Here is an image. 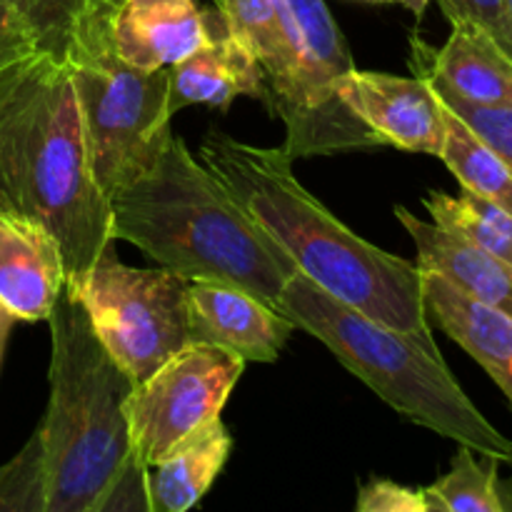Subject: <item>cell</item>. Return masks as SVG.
Segmentation results:
<instances>
[{"label": "cell", "instance_id": "33", "mask_svg": "<svg viewBox=\"0 0 512 512\" xmlns=\"http://www.w3.org/2000/svg\"><path fill=\"white\" fill-rule=\"evenodd\" d=\"M505 8H508V15H510V20H512V0H505Z\"/></svg>", "mask_w": 512, "mask_h": 512}, {"label": "cell", "instance_id": "16", "mask_svg": "<svg viewBox=\"0 0 512 512\" xmlns=\"http://www.w3.org/2000/svg\"><path fill=\"white\" fill-rule=\"evenodd\" d=\"M423 298L428 318L450 340L483 365L503 390L512 408V318L503 310L473 300L450 285L443 275L423 270Z\"/></svg>", "mask_w": 512, "mask_h": 512}, {"label": "cell", "instance_id": "18", "mask_svg": "<svg viewBox=\"0 0 512 512\" xmlns=\"http://www.w3.org/2000/svg\"><path fill=\"white\" fill-rule=\"evenodd\" d=\"M168 108L170 115L195 103L228 110L240 95L260 100L268 108L270 90L258 60L225 30L215 35L208 45L198 48L170 65Z\"/></svg>", "mask_w": 512, "mask_h": 512}, {"label": "cell", "instance_id": "24", "mask_svg": "<svg viewBox=\"0 0 512 512\" xmlns=\"http://www.w3.org/2000/svg\"><path fill=\"white\" fill-rule=\"evenodd\" d=\"M18 10L38 38L40 50L65 55L70 33L93 0H0Z\"/></svg>", "mask_w": 512, "mask_h": 512}, {"label": "cell", "instance_id": "11", "mask_svg": "<svg viewBox=\"0 0 512 512\" xmlns=\"http://www.w3.org/2000/svg\"><path fill=\"white\" fill-rule=\"evenodd\" d=\"M220 33V10L200 8L198 0H115L110 13L115 53L140 70L170 68Z\"/></svg>", "mask_w": 512, "mask_h": 512}, {"label": "cell", "instance_id": "3", "mask_svg": "<svg viewBox=\"0 0 512 512\" xmlns=\"http://www.w3.org/2000/svg\"><path fill=\"white\" fill-rule=\"evenodd\" d=\"M110 233L185 280L235 285L278 310L298 273L280 245L230 198L180 135L110 195Z\"/></svg>", "mask_w": 512, "mask_h": 512}, {"label": "cell", "instance_id": "21", "mask_svg": "<svg viewBox=\"0 0 512 512\" xmlns=\"http://www.w3.org/2000/svg\"><path fill=\"white\" fill-rule=\"evenodd\" d=\"M423 205L435 225L512 263V215L500 205L465 188L458 198L443 190H430Z\"/></svg>", "mask_w": 512, "mask_h": 512}, {"label": "cell", "instance_id": "19", "mask_svg": "<svg viewBox=\"0 0 512 512\" xmlns=\"http://www.w3.org/2000/svg\"><path fill=\"white\" fill-rule=\"evenodd\" d=\"M230 450L233 438L218 418L163 460L150 463V512H185L195 508L225 468Z\"/></svg>", "mask_w": 512, "mask_h": 512}, {"label": "cell", "instance_id": "31", "mask_svg": "<svg viewBox=\"0 0 512 512\" xmlns=\"http://www.w3.org/2000/svg\"><path fill=\"white\" fill-rule=\"evenodd\" d=\"M15 318L8 313V310L0 305V363H3V355H5V345H8V335L13 330Z\"/></svg>", "mask_w": 512, "mask_h": 512}, {"label": "cell", "instance_id": "4", "mask_svg": "<svg viewBox=\"0 0 512 512\" xmlns=\"http://www.w3.org/2000/svg\"><path fill=\"white\" fill-rule=\"evenodd\" d=\"M48 323L50 400L38 423L45 512H93L135 458L125 413L135 380L100 345L83 303L68 288Z\"/></svg>", "mask_w": 512, "mask_h": 512}, {"label": "cell", "instance_id": "22", "mask_svg": "<svg viewBox=\"0 0 512 512\" xmlns=\"http://www.w3.org/2000/svg\"><path fill=\"white\" fill-rule=\"evenodd\" d=\"M500 460H478V453L460 445L453 455L450 473L423 488L428 512H505L498 480Z\"/></svg>", "mask_w": 512, "mask_h": 512}, {"label": "cell", "instance_id": "17", "mask_svg": "<svg viewBox=\"0 0 512 512\" xmlns=\"http://www.w3.org/2000/svg\"><path fill=\"white\" fill-rule=\"evenodd\" d=\"M395 218L413 238L420 270L443 275L460 293L512 318V263L448 233L433 220L418 218L405 205H395Z\"/></svg>", "mask_w": 512, "mask_h": 512}, {"label": "cell", "instance_id": "26", "mask_svg": "<svg viewBox=\"0 0 512 512\" xmlns=\"http://www.w3.org/2000/svg\"><path fill=\"white\" fill-rule=\"evenodd\" d=\"M438 5L450 23L468 20L478 25L512 58V20L505 0H438Z\"/></svg>", "mask_w": 512, "mask_h": 512}, {"label": "cell", "instance_id": "30", "mask_svg": "<svg viewBox=\"0 0 512 512\" xmlns=\"http://www.w3.org/2000/svg\"><path fill=\"white\" fill-rule=\"evenodd\" d=\"M360 3H395V5H403L408 8L415 18H423L425 10H428L430 0H360Z\"/></svg>", "mask_w": 512, "mask_h": 512}, {"label": "cell", "instance_id": "32", "mask_svg": "<svg viewBox=\"0 0 512 512\" xmlns=\"http://www.w3.org/2000/svg\"><path fill=\"white\" fill-rule=\"evenodd\" d=\"M500 500H503L505 512H512V478L505 485H500Z\"/></svg>", "mask_w": 512, "mask_h": 512}, {"label": "cell", "instance_id": "1", "mask_svg": "<svg viewBox=\"0 0 512 512\" xmlns=\"http://www.w3.org/2000/svg\"><path fill=\"white\" fill-rule=\"evenodd\" d=\"M200 163L280 245L300 275L368 318L435 343L423 270L340 223L300 183L283 148H263L210 130L200 143Z\"/></svg>", "mask_w": 512, "mask_h": 512}, {"label": "cell", "instance_id": "5", "mask_svg": "<svg viewBox=\"0 0 512 512\" xmlns=\"http://www.w3.org/2000/svg\"><path fill=\"white\" fill-rule=\"evenodd\" d=\"M278 313L320 340L340 365L410 423L468 445L478 455L512 463V440L465 395L438 343L368 318L300 273L285 283Z\"/></svg>", "mask_w": 512, "mask_h": 512}, {"label": "cell", "instance_id": "7", "mask_svg": "<svg viewBox=\"0 0 512 512\" xmlns=\"http://www.w3.org/2000/svg\"><path fill=\"white\" fill-rule=\"evenodd\" d=\"M188 285L168 268H130L110 243L70 293L100 345L138 385L190 343Z\"/></svg>", "mask_w": 512, "mask_h": 512}, {"label": "cell", "instance_id": "29", "mask_svg": "<svg viewBox=\"0 0 512 512\" xmlns=\"http://www.w3.org/2000/svg\"><path fill=\"white\" fill-rule=\"evenodd\" d=\"M40 50L28 20L10 5L0 3V70Z\"/></svg>", "mask_w": 512, "mask_h": 512}, {"label": "cell", "instance_id": "6", "mask_svg": "<svg viewBox=\"0 0 512 512\" xmlns=\"http://www.w3.org/2000/svg\"><path fill=\"white\" fill-rule=\"evenodd\" d=\"M115 0H93L70 33V63L90 165L105 195L138 178L163 153L170 128L168 68L140 70L125 63L110 40Z\"/></svg>", "mask_w": 512, "mask_h": 512}, {"label": "cell", "instance_id": "9", "mask_svg": "<svg viewBox=\"0 0 512 512\" xmlns=\"http://www.w3.org/2000/svg\"><path fill=\"white\" fill-rule=\"evenodd\" d=\"M303 40V65L295 98L280 115L290 158L378 148L383 140L365 128L340 98V85L355 70L348 43L325 0H285Z\"/></svg>", "mask_w": 512, "mask_h": 512}, {"label": "cell", "instance_id": "15", "mask_svg": "<svg viewBox=\"0 0 512 512\" xmlns=\"http://www.w3.org/2000/svg\"><path fill=\"white\" fill-rule=\"evenodd\" d=\"M440 50L413 38L418 73L478 105L512 108V58L478 25L458 20Z\"/></svg>", "mask_w": 512, "mask_h": 512}, {"label": "cell", "instance_id": "2", "mask_svg": "<svg viewBox=\"0 0 512 512\" xmlns=\"http://www.w3.org/2000/svg\"><path fill=\"white\" fill-rule=\"evenodd\" d=\"M0 213L53 235L68 290L113 243L65 55L35 50L0 70Z\"/></svg>", "mask_w": 512, "mask_h": 512}, {"label": "cell", "instance_id": "13", "mask_svg": "<svg viewBox=\"0 0 512 512\" xmlns=\"http://www.w3.org/2000/svg\"><path fill=\"white\" fill-rule=\"evenodd\" d=\"M65 288V263L53 235L0 213V305L15 320H48Z\"/></svg>", "mask_w": 512, "mask_h": 512}, {"label": "cell", "instance_id": "20", "mask_svg": "<svg viewBox=\"0 0 512 512\" xmlns=\"http://www.w3.org/2000/svg\"><path fill=\"white\" fill-rule=\"evenodd\" d=\"M440 160L465 190L483 195L512 215V173L493 148L483 143L458 115L445 108V145Z\"/></svg>", "mask_w": 512, "mask_h": 512}, {"label": "cell", "instance_id": "28", "mask_svg": "<svg viewBox=\"0 0 512 512\" xmlns=\"http://www.w3.org/2000/svg\"><path fill=\"white\" fill-rule=\"evenodd\" d=\"M358 512H428L423 488L393 483L385 478H373L360 488Z\"/></svg>", "mask_w": 512, "mask_h": 512}, {"label": "cell", "instance_id": "12", "mask_svg": "<svg viewBox=\"0 0 512 512\" xmlns=\"http://www.w3.org/2000/svg\"><path fill=\"white\" fill-rule=\"evenodd\" d=\"M190 343H210L245 363H275L295 323L255 295L215 280H190Z\"/></svg>", "mask_w": 512, "mask_h": 512}, {"label": "cell", "instance_id": "27", "mask_svg": "<svg viewBox=\"0 0 512 512\" xmlns=\"http://www.w3.org/2000/svg\"><path fill=\"white\" fill-rule=\"evenodd\" d=\"M150 512L148 465L133 458L113 480L93 512Z\"/></svg>", "mask_w": 512, "mask_h": 512}, {"label": "cell", "instance_id": "14", "mask_svg": "<svg viewBox=\"0 0 512 512\" xmlns=\"http://www.w3.org/2000/svg\"><path fill=\"white\" fill-rule=\"evenodd\" d=\"M225 30L258 60L268 80L273 115L290 108L303 65V40L285 0H215Z\"/></svg>", "mask_w": 512, "mask_h": 512}, {"label": "cell", "instance_id": "8", "mask_svg": "<svg viewBox=\"0 0 512 512\" xmlns=\"http://www.w3.org/2000/svg\"><path fill=\"white\" fill-rule=\"evenodd\" d=\"M245 360L220 345L188 343L128 395L135 458L158 463L220 418Z\"/></svg>", "mask_w": 512, "mask_h": 512}, {"label": "cell", "instance_id": "25", "mask_svg": "<svg viewBox=\"0 0 512 512\" xmlns=\"http://www.w3.org/2000/svg\"><path fill=\"white\" fill-rule=\"evenodd\" d=\"M430 85H433L435 93H438L440 103H443L450 113L458 115V118L463 120L485 145H488V148H493L512 173V108H508V105L470 103V100H463L460 95L450 93L443 85Z\"/></svg>", "mask_w": 512, "mask_h": 512}, {"label": "cell", "instance_id": "10", "mask_svg": "<svg viewBox=\"0 0 512 512\" xmlns=\"http://www.w3.org/2000/svg\"><path fill=\"white\" fill-rule=\"evenodd\" d=\"M340 98L383 145L440 158L445 145V105L428 78L355 68L340 85Z\"/></svg>", "mask_w": 512, "mask_h": 512}, {"label": "cell", "instance_id": "23", "mask_svg": "<svg viewBox=\"0 0 512 512\" xmlns=\"http://www.w3.org/2000/svg\"><path fill=\"white\" fill-rule=\"evenodd\" d=\"M0 512H45L43 440L38 428L23 450L0 468Z\"/></svg>", "mask_w": 512, "mask_h": 512}]
</instances>
